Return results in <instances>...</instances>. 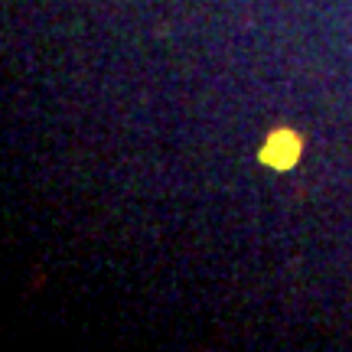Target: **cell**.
<instances>
[{"mask_svg":"<svg viewBox=\"0 0 352 352\" xmlns=\"http://www.w3.org/2000/svg\"><path fill=\"white\" fill-rule=\"evenodd\" d=\"M300 151H303V140L294 131H274L261 147V164L274 166V170H290L300 160Z\"/></svg>","mask_w":352,"mask_h":352,"instance_id":"obj_1","label":"cell"}]
</instances>
